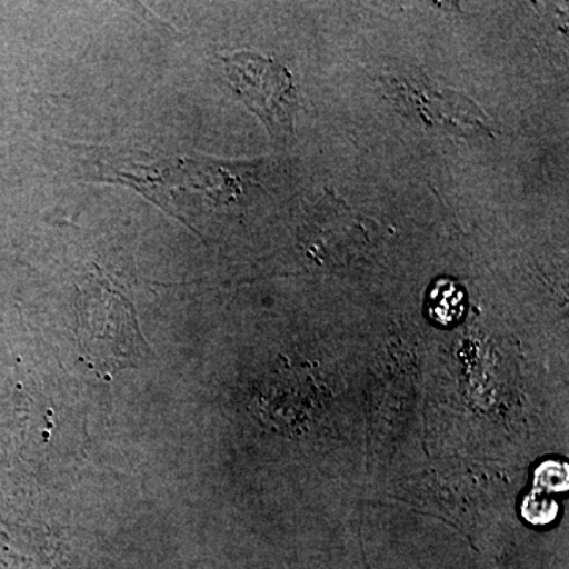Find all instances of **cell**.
<instances>
[{
	"mask_svg": "<svg viewBox=\"0 0 569 569\" xmlns=\"http://www.w3.org/2000/svg\"><path fill=\"white\" fill-rule=\"evenodd\" d=\"M389 99L397 110L427 130L477 137L492 134L489 116L462 93L440 91L427 82L388 80Z\"/></svg>",
	"mask_w": 569,
	"mask_h": 569,
	"instance_id": "obj_3",
	"label": "cell"
},
{
	"mask_svg": "<svg viewBox=\"0 0 569 569\" xmlns=\"http://www.w3.org/2000/svg\"><path fill=\"white\" fill-rule=\"evenodd\" d=\"M463 302H466V298H463V290L459 284L449 282V280L438 282L430 293V316L438 323H455L463 313Z\"/></svg>",
	"mask_w": 569,
	"mask_h": 569,
	"instance_id": "obj_4",
	"label": "cell"
},
{
	"mask_svg": "<svg viewBox=\"0 0 569 569\" xmlns=\"http://www.w3.org/2000/svg\"><path fill=\"white\" fill-rule=\"evenodd\" d=\"M222 61L236 96L264 123L271 137L291 134L298 96L290 71L274 59L250 51L222 56Z\"/></svg>",
	"mask_w": 569,
	"mask_h": 569,
	"instance_id": "obj_2",
	"label": "cell"
},
{
	"mask_svg": "<svg viewBox=\"0 0 569 569\" xmlns=\"http://www.w3.org/2000/svg\"><path fill=\"white\" fill-rule=\"evenodd\" d=\"M535 486L541 492H567L569 473L567 463L548 460L535 470Z\"/></svg>",
	"mask_w": 569,
	"mask_h": 569,
	"instance_id": "obj_6",
	"label": "cell"
},
{
	"mask_svg": "<svg viewBox=\"0 0 569 569\" xmlns=\"http://www.w3.org/2000/svg\"><path fill=\"white\" fill-rule=\"evenodd\" d=\"M559 515V505L550 497V493L535 489L523 498L522 516L533 526H549Z\"/></svg>",
	"mask_w": 569,
	"mask_h": 569,
	"instance_id": "obj_5",
	"label": "cell"
},
{
	"mask_svg": "<svg viewBox=\"0 0 569 569\" xmlns=\"http://www.w3.org/2000/svg\"><path fill=\"white\" fill-rule=\"evenodd\" d=\"M78 305V342L93 372L110 378L140 366L149 347L138 328L132 305L97 277L82 284Z\"/></svg>",
	"mask_w": 569,
	"mask_h": 569,
	"instance_id": "obj_1",
	"label": "cell"
}]
</instances>
